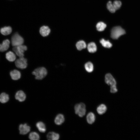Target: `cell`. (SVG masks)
I'll return each instance as SVG.
<instances>
[{"label": "cell", "instance_id": "obj_1", "mask_svg": "<svg viewBox=\"0 0 140 140\" xmlns=\"http://www.w3.org/2000/svg\"><path fill=\"white\" fill-rule=\"evenodd\" d=\"M125 33V30L120 26H116L111 30V37L114 39H117Z\"/></svg>", "mask_w": 140, "mask_h": 140}, {"label": "cell", "instance_id": "obj_2", "mask_svg": "<svg viewBox=\"0 0 140 140\" xmlns=\"http://www.w3.org/2000/svg\"><path fill=\"white\" fill-rule=\"evenodd\" d=\"M33 75L35 76V78L37 80H41L47 75V71L46 69L42 67L35 69L32 72Z\"/></svg>", "mask_w": 140, "mask_h": 140}, {"label": "cell", "instance_id": "obj_3", "mask_svg": "<svg viewBox=\"0 0 140 140\" xmlns=\"http://www.w3.org/2000/svg\"><path fill=\"white\" fill-rule=\"evenodd\" d=\"M86 108L85 104L83 103L76 104L74 107L75 113L80 117H83L86 114Z\"/></svg>", "mask_w": 140, "mask_h": 140}, {"label": "cell", "instance_id": "obj_4", "mask_svg": "<svg viewBox=\"0 0 140 140\" xmlns=\"http://www.w3.org/2000/svg\"><path fill=\"white\" fill-rule=\"evenodd\" d=\"M24 42L23 38L17 33L14 34L11 37V43L13 47L23 45Z\"/></svg>", "mask_w": 140, "mask_h": 140}, {"label": "cell", "instance_id": "obj_5", "mask_svg": "<svg viewBox=\"0 0 140 140\" xmlns=\"http://www.w3.org/2000/svg\"><path fill=\"white\" fill-rule=\"evenodd\" d=\"M27 48L26 46L24 45L14 46L12 50L19 57H23L24 53L26 51Z\"/></svg>", "mask_w": 140, "mask_h": 140}, {"label": "cell", "instance_id": "obj_6", "mask_svg": "<svg viewBox=\"0 0 140 140\" xmlns=\"http://www.w3.org/2000/svg\"><path fill=\"white\" fill-rule=\"evenodd\" d=\"M27 60L24 57H19L16 60L15 62L16 66L18 68L24 69L27 66Z\"/></svg>", "mask_w": 140, "mask_h": 140}, {"label": "cell", "instance_id": "obj_7", "mask_svg": "<svg viewBox=\"0 0 140 140\" xmlns=\"http://www.w3.org/2000/svg\"><path fill=\"white\" fill-rule=\"evenodd\" d=\"M105 81L108 85L110 86H116V81L113 76L110 73L107 74L105 76Z\"/></svg>", "mask_w": 140, "mask_h": 140}, {"label": "cell", "instance_id": "obj_8", "mask_svg": "<svg viewBox=\"0 0 140 140\" xmlns=\"http://www.w3.org/2000/svg\"><path fill=\"white\" fill-rule=\"evenodd\" d=\"M19 130L20 134L25 135L27 134L30 130V127L27 125V124H20L19 126Z\"/></svg>", "mask_w": 140, "mask_h": 140}, {"label": "cell", "instance_id": "obj_9", "mask_svg": "<svg viewBox=\"0 0 140 140\" xmlns=\"http://www.w3.org/2000/svg\"><path fill=\"white\" fill-rule=\"evenodd\" d=\"M15 98L16 100L20 102H22L24 101L25 100L26 95L23 91L19 90L16 93Z\"/></svg>", "mask_w": 140, "mask_h": 140}, {"label": "cell", "instance_id": "obj_10", "mask_svg": "<svg viewBox=\"0 0 140 140\" xmlns=\"http://www.w3.org/2000/svg\"><path fill=\"white\" fill-rule=\"evenodd\" d=\"M10 41L8 39L4 40L2 44H0V52L5 51L9 48V47Z\"/></svg>", "mask_w": 140, "mask_h": 140}, {"label": "cell", "instance_id": "obj_11", "mask_svg": "<svg viewBox=\"0 0 140 140\" xmlns=\"http://www.w3.org/2000/svg\"><path fill=\"white\" fill-rule=\"evenodd\" d=\"M50 32V30L47 26H44L40 28L39 32L40 34L43 37L48 36Z\"/></svg>", "mask_w": 140, "mask_h": 140}, {"label": "cell", "instance_id": "obj_12", "mask_svg": "<svg viewBox=\"0 0 140 140\" xmlns=\"http://www.w3.org/2000/svg\"><path fill=\"white\" fill-rule=\"evenodd\" d=\"M10 75L11 78L14 80H17L20 78L21 74L18 71L15 69L10 72Z\"/></svg>", "mask_w": 140, "mask_h": 140}, {"label": "cell", "instance_id": "obj_13", "mask_svg": "<svg viewBox=\"0 0 140 140\" xmlns=\"http://www.w3.org/2000/svg\"><path fill=\"white\" fill-rule=\"evenodd\" d=\"M47 137L48 140H57L59 138V135L57 133L53 132H49L47 135Z\"/></svg>", "mask_w": 140, "mask_h": 140}, {"label": "cell", "instance_id": "obj_14", "mask_svg": "<svg viewBox=\"0 0 140 140\" xmlns=\"http://www.w3.org/2000/svg\"><path fill=\"white\" fill-rule=\"evenodd\" d=\"M64 120L65 118L64 115L62 114H59L56 117L54 122L56 124L60 125L64 122Z\"/></svg>", "mask_w": 140, "mask_h": 140}, {"label": "cell", "instance_id": "obj_15", "mask_svg": "<svg viewBox=\"0 0 140 140\" xmlns=\"http://www.w3.org/2000/svg\"><path fill=\"white\" fill-rule=\"evenodd\" d=\"M95 114L92 112H90L87 115L86 120L88 123L90 124L93 123L95 121Z\"/></svg>", "mask_w": 140, "mask_h": 140}, {"label": "cell", "instance_id": "obj_16", "mask_svg": "<svg viewBox=\"0 0 140 140\" xmlns=\"http://www.w3.org/2000/svg\"><path fill=\"white\" fill-rule=\"evenodd\" d=\"M0 31L1 33L3 35H7L11 33L12 29L10 26H5L1 28Z\"/></svg>", "mask_w": 140, "mask_h": 140}, {"label": "cell", "instance_id": "obj_17", "mask_svg": "<svg viewBox=\"0 0 140 140\" xmlns=\"http://www.w3.org/2000/svg\"><path fill=\"white\" fill-rule=\"evenodd\" d=\"M6 58L10 62L13 61L16 59L15 54L11 51H9L6 53Z\"/></svg>", "mask_w": 140, "mask_h": 140}, {"label": "cell", "instance_id": "obj_18", "mask_svg": "<svg viewBox=\"0 0 140 140\" xmlns=\"http://www.w3.org/2000/svg\"><path fill=\"white\" fill-rule=\"evenodd\" d=\"M107 110L106 106L104 104H102L99 106L97 108L98 113L100 115L104 113Z\"/></svg>", "mask_w": 140, "mask_h": 140}, {"label": "cell", "instance_id": "obj_19", "mask_svg": "<svg viewBox=\"0 0 140 140\" xmlns=\"http://www.w3.org/2000/svg\"><path fill=\"white\" fill-rule=\"evenodd\" d=\"M87 49L88 51L91 53H93L97 50V47L95 43L93 42L89 43L87 46Z\"/></svg>", "mask_w": 140, "mask_h": 140}, {"label": "cell", "instance_id": "obj_20", "mask_svg": "<svg viewBox=\"0 0 140 140\" xmlns=\"http://www.w3.org/2000/svg\"><path fill=\"white\" fill-rule=\"evenodd\" d=\"M36 126L41 132H44L46 131V128L45 124L42 122H39L36 124Z\"/></svg>", "mask_w": 140, "mask_h": 140}, {"label": "cell", "instance_id": "obj_21", "mask_svg": "<svg viewBox=\"0 0 140 140\" xmlns=\"http://www.w3.org/2000/svg\"><path fill=\"white\" fill-rule=\"evenodd\" d=\"M9 100V95L5 93H2L0 95V102L2 103L7 102Z\"/></svg>", "mask_w": 140, "mask_h": 140}, {"label": "cell", "instance_id": "obj_22", "mask_svg": "<svg viewBox=\"0 0 140 140\" xmlns=\"http://www.w3.org/2000/svg\"><path fill=\"white\" fill-rule=\"evenodd\" d=\"M76 46L77 49L81 50L82 49L85 48L86 45L85 42L82 40L78 41L76 44Z\"/></svg>", "mask_w": 140, "mask_h": 140}, {"label": "cell", "instance_id": "obj_23", "mask_svg": "<svg viewBox=\"0 0 140 140\" xmlns=\"http://www.w3.org/2000/svg\"><path fill=\"white\" fill-rule=\"evenodd\" d=\"M100 42L102 46L106 48H110L112 46V44L108 40H106L103 39H102L100 40Z\"/></svg>", "mask_w": 140, "mask_h": 140}, {"label": "cell", "instance_id": "obj_24", "mask_svg": "<svg viewBox=\"0 0 140 140\" xmlns=\"http://www.w3.org/2000/svg\"><path fill=\"white\" fill-rule=\"evenodd\" d=\"M106 27V24L102 22H98L96 25L97 30L99 31H103Z\"/></svg>", "mask_w": 140, "mask_h": 140}, {"label": "cell", "instance_id": "obj_25", "mask_svg": "<svg viewBox=\"0 0 140 140\" xmlns=\"http://www.w3.org/2000/svg\"><path fill=\"white\" fill-rule=\"evenodd\" d=\"M29 138L32 140H38L40 138L39 136L36 132H31L29 135Z\"/></svg>", "mask_w": 140, "mask_h": 140}, {"label": "cell", "instance_id": "obj_26", "mask_svg": "<svg viewBox=\"0 0 140 140\" xmlns=\"http://www.w3.org/2000/svg\"><path fill=\"white\" fill-rule=\"evenodd\" d=\"M85 66L86 70L88 72H91L93 70V65L90 62H89L86 63L85 64Z\"/></svg>", "mask_w": 140, "mask_h": 140}, {"label": "cell", "instance_id": "obj_27", "mask_svg": "<svg viewBox=\"0 0 140 140\" xmlns=\"http://www.w3.org/2000/svg\"><path fill=\"white\" fill-rule=\"evenodd\" d=\"M107 8L110 12L111 13H114L116 11L113 3L111 1H109L107 4Z\"/></svg>", "mask_w": 140, "mask_h": 140}, {"label": "cell", "instance_id": "obj_28", "mask_svg": "<svg viewBox=\"0 0 140 140\" xmlns=\"http://www.w3.org/2000/svg\"><path fill=\"white\" fill-rule=\"evenodd\" d=\"M113 4L116 10L119 9L122 5L121 2L120 1L118 0L114 1Z\"/></svg>", "mask_w": 140, "mask_h": 140}, {"label": "cell", "instance_id": "obj_29", "mask_svg": "<svg viewBox=\"0 0 140 140\" xmlns=\"http://www.w3.org/2000/svg\"><path fill=\"white\" fill-rule=\"evenodd\" d=\"M118 90L116 86H110V92L113 93H115L117 92Z\"/></svg>", "mask_w": 140, "mask_h": 140}]
</instances>
